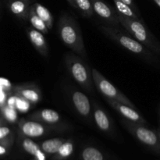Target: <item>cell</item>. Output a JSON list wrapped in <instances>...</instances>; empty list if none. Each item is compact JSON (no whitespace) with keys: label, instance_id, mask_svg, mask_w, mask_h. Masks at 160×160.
Wrapping results in <instances>:
<instances>
[{"label":"cell","instance_id":"1","mask_svg":"<svg viewBox=\"0 0 160 160\" xmlns=\"http://www.w3.org/2000/svg\"><path fill=\"white\" fill-rule=\"evenodd\" d=\"M99 30L108 38L113 41L117 45L137 56L147 63L154 67H160V59L158 55L136 40L125 30L107 25H99Z\"/></svg>","mask_w":160,"mask_h":160},{"label":"cell","instance_id":"2","mask_svg":"<svg viewBox=\"0 0 160 160\" xmlns=\"http://www.w3.org/2000/svg\"><path fill=\"white\" fill-rule=\"evenodd\" d=\"M58 32L62 43L82 59L88 55L78 22L68 13H62L58 21Z\"/></svg>","mask_w":160,"mask_h":160},{"label":"cell","instance_id":"3","mask_svg":"<svg viewBox=\"0 0 160 160\" xmlns=\"http://www.w3.org/2000/svg\"><path fill=\"white\" fill-rule=\"evenodd\" d=\"M120 25L133 38L160 56V42L147 28L143 20H134L118 12Z\"/></svg>","mask_w":160,"mask_h":160},{"label":"cell","instance_id":"4","mask_svg":"<svg viewBox=\"0 0 160 160\" xmlns=\"http://www.w3.org/2000/svg\"><path fill=\"white\" fill-rule=\"evenodd\" d=\"M65 65L68 73L85 92H92L94 88L92 70L89 68L85 59L73 52L65 55Z\"/></svg>","mask_w":160,"mask_h":160},{"label":"cell","instance_id":"5","mask_svg":"<svg viewBox=\"0 0 160 160\" xmlns=\"http://www.w3.org/2000/svg\"><path fill=\"white\" fill-rule=\"evenodd\" d=\"M92 73L94 84L98 92L102 95H104L105 98L120 102L137 109L135 105L124 94L122 93L117 88H116L112 83L109 82L98 70H97L96 69H92Z\"/></svg>","mask_w":160,"mask_h":160},{"label":"cell","instance_id":"6","mask_svg":"<svg viewBox=\"0 0 160 160\" xmlns=\"http://www.w3.org/2000/svg\"><path fill=\"white\" fill-rule=\"evenodd\" d=\"M122 123L142 143L160 151V138L157 132L150 130L147 128L148 126L131 122L126 119L122 120Z\"/></svg>","mask_w":160,"mask_h":160},{"label":"cell","instance_id":"7","mask_svg":"<svg viewBox=\"0 0 160 160\" xmlns=\"http://www.w3.org/2000/svg\"><path fill=\"white\" fill-rule=\"evenodd\" d=\"M94 12L104 20L106 25L120 28L121 26L118 19V12L116 8L112 7L103 0H90Z\"/></svg>","mask_w":160,"mask_h":160},{"label":"cell","instance_id":"8","mask_svg":"<svg viewBox=\"0 0 160 160\" xmlns=\"http://www.w3.org/2000/svg\"><path fill=\"white\" fill-rule=\"evenodd\" d=\"M28 117L29 120L41 122L47 126L51 127L53 129L56 128L62 129L63 128H67V127H69L66 123H62L61 117L59 112L51 109H41L31 113Z\"/></svg>","mask_w":160,"mask_h":160},{"label":"cell","instance_id":"9","mask_svg":"<svg viewBox=\"0 0 160 160\" xmlns=\"http://www.w3.org/2000/svg\"><path fill=\"white\" fill-rule=\"evenodd\" d=\"M106 102L109 103V106L115 109L118 113H120L122 117L126 120H130L134 123H141V124L148 126V122L138 112V109L131 107V106L125 105L120 102L115 101V100L110 99V98H106Z\"/></svg>","mask_w":160,"mask_h":160},{"label":"cell","instance_id":"10","mask_svg":"<svg viewBox=\"0 0 160 160\" xmlns=\"http://www.w3.org/2000/svg\"><path fill=\"white\" fill-rule=\"evenodd\" d=\"M20 132L27 138H39L45 135L50 129H53L41 122L35 120H21L19 123Z\"/></svg>","mask_w":160,"mask_h":160},{"label":"cell","instance_id":"11","mask_svg":"<svg viewBox=\"0 0 160 160\" xmlns=\"http://www.w3.org/2000/svg\"><path fill=\"white\" fill-rule=\"evenodd\" d=\"M14 95L27 100L31 104H37L42 100V92L40 88L34 83L17 85L14 88Z\"/></svg>","mask_w":160,"mask_h":160},{"label":"cell","instance_id":"12","mask_svg":"<svg viewBox=\"0 0 160 160\" xmlns=\"http://www.w3.org/2000/svg\"><path fill=\"white\" fill-rule=\"evenodd\" d=\"M71 100L78 114L88 121H91L92 107L87 95L79 91H73L71 95Z\"/></svg>","mask_w":160,"mask_h":160},{"label":"cell","instance_id":"13","mask_svg":"<svg viewBox=\"0 0 160 160\" xmlns=\"http://www.w3.org/2000/svg\"><path fill=\"white\" fill-rule=\"evenodd\" d=\"M28 38L36 50L44 57L48 55V47L43 33L33 28H29L27 30Z\"/></svg>","mask_w":160,"mask_h":160},{"label":"cell","instance_id":"14","mask_svg":"<svg viewBox=\"0 0 160 160\" xmlns=\"http://www.w3.org/2000/svg\"><path fill=\"white\" fill-rule=\"evenodd\" d=\"M93 118L95 124L100 131L109 133L112 130V123L106 112L97 104L94 105Z\"/></svg>","mask_w":160,"mask_h":160},{"label":"cell","instance_id":"15","mask_svg":"<svg viewBox=\"0 0 160 160\" xmlns=\"http://www.w3.org/2000/svg\"><path fill=\"white\" fill-rule=\"evenodd\" d=\"M9 8L12 13L24 20H28L31 0H9Z\"/></svg>","mask_w":160,"mask_h":160},{"label":"cell","instance_id":"16","mask_svg":"<svg viewBox=\"0 0 160 160\" xmlns=\"http://www.w3.org/2000/svg\"><path fill=\"white\" fill-rule=\"evenodd\" d=\"M67 1L84 17L90 18L95 13L90 0H67Z\"/></svg>","mask_w":160,"mask_h":160},{"label":"cell","instance_id":"17","mask_svg":"<svg viewBox=\"0 0 160 160\" xmlns=\"http://www.w3.org/2000/svg\"><path fill=\"white\" fill-rule=\"evenodd\" d=\"M32 7L37 15L45 22L48 29L51 30L53 27V17L51 12L45 6L39 2H35L32 4Z\"/></svg>","mask_w":160,"mask_h":160},{"label":"cell","instance_id":"18","mask_svg":"<svg viewBox=\"0 0 160 160\" xmlns=\"http://www.w3.org/2000/svg\"><path fill=\"white\" fill-rule=\"evenodd\" d=\"M22 146L27 152L35 156L38 160H45V154L42 152L38 145L30 138L23 139L22 142Z\"/></svg>","mask_w":160,"mask_h":160},{"label":"cell","instance_id":"19","mask_svg":"<svg viewBox=\"0 0 160 160\" xmlns=\"http://www.w3.org/2000/svg\"><path fill=\"white\" fill-rule=\"evenodd\" d=\"M28 21L31 23V26L33 27V28L38 30L40 32L43 33L44 34H46L48 33V28L46 26V24L45 23V22L37 15V13L35 12V11L34 10L32 7V5L31 6V9H30L29 15H28Z\"/></svg>","mask_w":160,"mask_h":160},{"label":"cell","instance_id":"20","mask_svg":"<svg viewBox=\"0 0 160 160\" xmlns=\"http://www.w3.org/2000/svg\"><path fill=\"white\" fill-rule=\"evenodd\" d=\"M64 140L62 138H51L45 141L41 145V148L43 152L48 154H55L59 151L61 145L63 144Z\"/></svg>","mask_w":160,"mask_h":160},{"label":"cell","instance_id":"21","mask_svg":"<svg viewBox=\"0 0 160 160\" xmlns=\"http://www.w3.org/2000/svg\"><path fill=\"white\" fill-rule=\"evenodd\" d=\"M113 2L117 12L125 17L134 19V20H142V18L139 17L128 5L125 4L121 0H113Z\"/></svg>","mask_w":160,"mask_h":160},{"label":"cell","instance_id":"22","mask_svg":"<svg viewBox=\"0 0 160 160\" xmlns=\"http://www.w3.org/2000/svg\"><path fill=\"white\" fill-rule=\"evenodd\" d=\"M84 160H103L104 157L101 152L93 147H87L82 152Z\"/></svg>","mask_w":160,"mask_h":160},{"label":"cell","instance_id":"23","mask_svg":"<svg viewBox=\"0 0 160 160\" xmlns=\"http://www.w3.org/2000/svg\"><path fill=\"white\" fill-rule=\"evenodd\" d=\"M2 113L3 117L9 123H15L17 120V109L10 107L8 105H5L2 107Z\"/></svg>","mask_w":160,"mask_h":160},{"label":"cell","instance_id":"24","mask_svg":"<svg viewBox=\"0 0 160 160\" xmlns=\"http://www.w3.org/2000/svg\"><path fill=\"white\" fill-rule=\"evenodd\" d=\"M73 144L70 141H67L64 142L63 144L61 145L58 151L57 154L59 155V157L61 158H67L70 156L73 153Z\"/></svg>","mask_w":160,"mask_h":160},{"label":"cell","instance_id":"25","mask_svg":"<svg viewBox=\"0 0 160 160\" xmlns=\"http://www.w3.org/2000/svg\"><path fill=\"white\" fill-rule=\"evenodd\" d=\"M31 104V103H30L29 102L27 101V100L17 96V102H16V109L22 112H27V111H28L30 109V107H31L30 105Z\"/></svg>","mask_w":160,"mask_h":160},{"label":"cell","instance_id":"26","mask_svg":"<svg viewBox=\"0 0 160 160\" xmlns=\"http://www.w3.org/2000/svg\"><path fill=\"white\" fill-rule=\"evenodd\" d=\"M11 135V130L8 127L0 126V143L7 140Z\"/></svg>","mask_w":160,"mask_h":160},{"label":"cell","instance_id":"27","mask_svg":"<svg viewBox=\"0 0 160 160\" xmlns=\"http://www.w3.org/2000/svg\"><path fill=\"white\" fill-rule=\"evenodd\" d=\"M121 1L123 2L126 5H128V6H129V7L131 8V9H132V10L134 11V12H135L139 17H141V14H140V12H139V9L138 8V6H136L135 3H134V0H121ZM141 18H142V17H141Z\"/></svg>","mask_w":160,"mask_h":160},{"label":"cell","instance_id":"28","mask_svg":"<svg viewBox=\"0 0 160 160\" xmlns=\"http://www.w3.org/2000/svg\"><path fill=\"white\" fill-rule=\"evenodd\" d=\"M10 86V82L8 80L4 79V78H0V87L9 88Z\"/></svg>","mask_w":160,"mask_h":160},{"label":"cell","instance_id":"29","mask_svg":"<svg viewBox=\"0 0 160 160\" xmlns=\"http://www.w3.org/2000/svg\"><path fill=\"white\" fill-rule=\"evenodd\" d=\"M6 153V147L3 146V145H0V156H3Z\"/></svg>","mask_w":160,"mask_h":160},{"label":"cell","instance_id":"30","mask_svg":"<svg viewBox=\"0 0 160 160\" xmlns=\"http://www.w3.org/2000/svg\"><path fill=\"white\" fill-rule=\"evenodd\" d=\"M153 2L160 8V0H153Z\"/></svg>","mask_w":160,"mask_h":160},{"label":"cell","instance_id":"31","mask_svg":"<svg viewBox=\"0 0 160 160\" xmlns=\"http://www.w3.org/2000/svg\"><path fill=\"white\" fill-rule=\"evenodd\" d=\"M156 132H157L158 135H159V138H160V126H159V128L157 129V131H156Z\"/></svg>","mask_w":160,"mask_h":160},{"label":"cell","instance_id":"32","mask_svg":"<svg viewBox=\"0 0 160 160\" xmlns=\"http://www.w3.org/2000/svg\"><path fill=\"white\" fill-rule=\"evenodd\" d=\"M159 118H160V109H159Z\"/></svg>","mask_w":160,"mask_h":160},{"label":"cell","instance_id":"33","mask_svg":"<svg viewBox=\"0 0 160 160\" xmlns=\"http://www.w3.org/2000/svg\"><path fill=\"white\" fill-rule=\"evenodd\" d=\"M7 1H9V0H7Z\"/></svg>","mask_w":160,"mask_h":160}]
</instances>
